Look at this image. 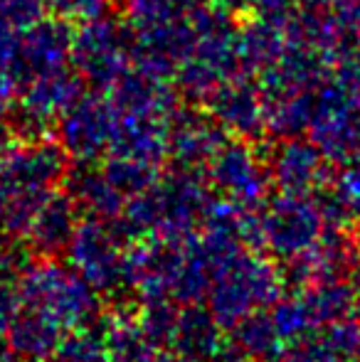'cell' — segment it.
<instances>
[{
  "mask_svg": "<svg viewBox=\"0 0 360 362\" xmlns=\"http://www.w3.org/2000/svg\"><path fill=\"white\" fill-rule=\"evenodd\" d=\"M82 96V81L69 67L50 72L40 79L30 81L28 91V109L25 114L30 116V121L45 126L50 119L62 116L74 101Z\"/></svg>",
  "mask_w": 360,
  "mask_h": 362,
  "instance_id": "cell-14",
  "label": "cell"
},
{
  "mask_svg": "<svg viewBox=\"0 0 360 362\" xmlns=\"http://www.w3.org/2000/svg\"><path fill=\"white\" fill-rule=\"evenodd\" d=\"M356 284H358V288H360V262H358V267H356Z\"/></svg>",
  "mask_w": 360,
  "mask_h": 362,
  "instance_id": "cell-30",
  "label": "cell"
},
{
  "mask_svg": "<svg viewBox=\"0 0 360 362\" xmlns=\"http://www.w3.org/2000/svg\"><path fill=\"white\" fill-rule=\"evenodd\" d=\"M210 202V190L195 170L178 168L170 177L156 180L134 195L126 210V224L136 232H156L163 239L187 237V232L202 222Z\"/></svg>",
  "mask_w": 360,
  "mask_h": 362,
  "instance_id": "cell-1",
  "label": "cell"
},
{
  "mask_svg": "<svg viewBox=\"0 0 360 362\" xmlns=\"http://www.w3.org/2000/svg\"><path fill=\"white\" fill-rule=\"evenodd\" d=\"M45 5L64 23H89L109 10V0H45Z\"/></svg>",
  "mask_w": 360,
  "mask_h": 362,
  "instance_id": "cell-23",
  "label": "cell"
},
{
  "mask_svg": "<svg viewBox=\"0 0 360 362\" xmlns=\"http://www.w3.org/2000/svg\"><path fill=\"white\" fill-rule=\"evenodd\" d=\"M237 340H240V348L245 350L250 358L255 360H274L281 353V333L274 325L272 315H265L260 310L250 313L247 318L240 320V328H237Z\"/></svg>",
  "mask_w": 360,
  "mask_h": 362,
  "instance_id": "cell-20",
  "label": "cell"
},
{
  "mask_svg": "<svg viewBox=\"0 0 360 362\" xmlns=\"http://www.w3.org/2000/svg\"><path fill=\"white\" fill-rule=\"evenodd\" d=\"M180 355L190 358L192 362H205L217 355V345H220V330H217L215 320L200 308H187L178 313V323L173 330V340Z\"/></svg>",
  "mask_w": 360,
  "mask_h": 362,
  "instance_id": "cell-17",
  "label": "cell"
},
{
  "mask_svg": "<svg viewBox=\"0 0 360 362\" xmlns=\"http://www.w3.org/2000/svg\"><path fill=\"white\" fill-rule=\"evenodd\" d=\"M207 180L230 202L250 207L265 197L272 182L269 165L242 141L222 144L220 151L207 163Z\"/></svg>",
  "mask_w": 360,
  "mask_h": 362,
  "instance_id": "cell-9",
  "label": "cell"
},
{
  "mask_svg": "<svg viewBox=\"0 0 360 362\" xmlns=\"http://www.w3.org/2000/svg\"><path fill=\"white\" fill-rule=\"evenodd\" d=\"M153 362H192L190 358H185V355H180L178 350H173V353H163V355H156Z\"/></svg>",
  "mask_w": 360,
  "mask_h": 362,
  "instance_id": "cell-29",
  "label": "cell"
},
{
  "mask_svg": "<svg viewBox=\"0 0 360 362\" xmlns=\"http://www.w3.org/2000/svg\"><path fill=\"white\" fill-rule=\"evenodd\" d=\"M0 358H3V353H0Z\"/></svg>",
  "mask_w": 360,
  "mask_h": 362,
  "instance_id": "cell-32",
  "label": "cell"
},
{
  "mask_svg": "<svg viewBox=\"0 0 360 362\" xmlns=\"http://www.w3.org/2000/svg\"><path fill=\"white\" fill-rule=\"evenodd\" d=\"M326 222L341 224L351 217H360V160L343 163L341 173L333 177L331 187L318 200Z\"/></svg>",
  "mask_w": 360,
  "mask_h": 362,
  "instance_id": "cell-19",
  "label": "cell"
},
{
  "mask_svg": "<svg viewBox=\"0 0 360 362\" xmlns=\"http://www.w3.org/2000/svg\"><path fill=\"white\" fill-rule=\"evenodd\" d=\"M281 362H348V360H343L341 355L331 348V343L326 340V335H323L321 340L296 345L291 353L284 355Z\"/></svg>",
  "mask_w": 360,
  "mask_h": 362,
  "instance_id": "cell-24",
  "label": "cell"
},
{
  "mask_svg": "<svg viewBox=\"0 0 360 362\" xmlns=\"http://www.w3.org/2000/svg\"><path fill=\"white\" fill-rule=\"evenodd\" d=\"M326 224L318 200L296 192H284L281 197L269 202L265 215L260 217L262 244L277 254L298 257L303 254L318 237Z\"/></svg>",
  "mask_w": 360,
  "mask_h": 362,
  "instance_id": "cell-6",
  "label": "cell"
},
{
  "mask_svg": "<svg viewBox=\"0 0 360 362\" xmlns=\"http://www.w3.org/2000/svg\"><path fill=\"white\" fill-rule=\"evenodd\" d=\"M54 362H109L106 360L104 340L89 333H74L62 340L54 350Z\"/></svg>",
  "mask_w": 360,
  "mask_h": 362,
  "instance_id": "cell-22",
  "label": "cell"
},
{
  "mask_svg": "<svg viewBox=\"0 0 360 362\" xmlns=\"http://www.w3.org/2000/svg\"><path fill=\"white\" fill-rule=\"evenodd\" d=\"M116 126H119V111L111 96L106 91L104 94L91 91L79 96L62 114L59 136L67 156L89 163L111 153Z\"/></svg>",
  "mask_w": 360,
  "mask_h": 362,
  "instance_id": "cell-5",
  "label": "cell"
},
{
  "mask_svg": "<svg viewBox=\"0 0 360 362\" xmlns=\"http://www.w3.org/2000/svg\"><path fill=\"white\" fill-rule=\"evenodd\" d=\"M104 350L109 362H153V338L146 333L144 323L126 315H114L106 325Z\"/></svg>",
  "mask_w": 360,
  "mask_h": 362,
  "instance_id": "cell-16",
  "label": "cell"
},
{
  "mask_svg": "<svg viewBox=\"0 0 360 362\" xmlns=\"http://www.w3.org/2000/svg\"><path fill=\"white\" fill-rule=\"evenodd\" d=\"M225 144V131L210 114L197 109H178L170 119L168 156L178 168L197 170L212 160Z\"/></svg>",
  "mask_w": 360,
  "mask_h": 362,
  "instance_id": "cell-11",
  "label": "cell"
},
{
  "mask_svg": "<svg viewBox=\"0 0 360 362\" xmlns=\"http://www.w3.org/2000/svg\"><path fill=\"white\" fill-rule=\"evenodd\" d=\"M62 335L64 328L54 323L52 318L20 308L5 338H8L10 353L18 355L23 362H40L52 358L54 350L62 343Z\"/></svg>",
  "mask_w": 360,
  "mask_h": 362,
  "instance_id": "cell-13",
  "label": "cell"
},
{
  "mask_svg": "<svg viewBox=\"0 0 360 362\" xmlns=\"http://www.w3.org/2000/svg\"><path fill=\"white\" fill-rule=\"evenodd\" d=\"M328 81L346 101L360 106V45L343 49L328 67Z\"/></svg>",
  "mask_w": 360,
  "mask_h": 362,
  "instance_id": "cell-21",
  "label": "cell"
},
{
  "mask_svg": "<svg viewBox=\"0 0 360 362\" xmlns=\"http://www.w3.org/2000/svg\"><path fill=\"white\" fill-rule=\"evenodd\" d=\"M212 274L210 305L212 315L220 325H237L242 318L260 310L269 300L277 298L279 281L269 264L252 254H230L217 264Z\"/></svg>",
  "mask_w": 360,
  "mask_h": 362,
  "instance_id": "cell-3",
  "label": "cell"
},
{
  "mask_svg": "<svg viewBox=\"0 0 360 362\" xmlns=\"http://www.w3.org/2000/svg\"><path fill=\"white\" fill-rule=\"evenodd\" d=\"M18 310H20L18 288H15L13 284H3V286H0V338L8 333V328L13 325Z\"/></svg>",
  "mask_w": 360,
  "mask_h": 362,
  "instance_id": "cell-25",
  "label": "cell"
},
{
  "mask_svg": "<svg viewBox=\"0 0 360 362\" xmlns=\"http://www.w3.org/2000/svg\"><path fill=\"white\" fill-rule=\"evenodd\" d=\"M69 254L94 291H114L131 281L129 254L121 252L119 232L106 229L104 219H91L74 229Z\"/></svg>",
  "mask_w": 360,
  "mask_h": 362,
  "instance_id": "cell-7",
  "label": "cell"
},
{
  "mask_svg": "<svg viewBox=\"0 0 360 362\" xmlns=\"http://www.w3.org/2000/svg\"><path fill=\"white\" fill-rule=\"evenodd\" d=\"M308 131L311 144L328 163L360 160V106L343 99L328 76L318 91V109Z\"/></svg>",
  "mask_w": 360,
  "mask_h": 362,
  "instance_id": "cell-8",
  "label": "cell"
},
{
  "mask_svg": "<svg viewBox=\"0 0 360 362\" xmlns=\"http://www.w3.org/2000/svg\"><path fill=\"white\" fill-rule=\"evenodd\" d=\"M136 62V37L119 20L106 15L82 23L72 37V64L99 89H109L114 81L129 72Z\"/></svg>",
  "mask_w": 360,
  "mask_h": 362,
  "instance_id": "cell-4",
  "label": "cell"
},
{
  "mask_svg": "<svg viewBox=\"0 0 360 362\" xmlns=\"http://www.w3.org/2000/svg\"><path fill=\"white\" fill-rule=\"evenodd\" d=\"M74 205L62 195H50V200L37 210L28 234L35 249L54 254L67 249L74 237Z\"/></svg>",
  "mask_w": 360,
  "mask_h": 362,
  "instance_id": "cell-15",
  "label": "cell"
},
{
  "mask_svg": "<svg viewBox=\"0 0 360 362\" xmlns=\"http://www.w3.org/2000/svg\"><path fill=\"white\" fill-rule=\"evenodd\" d=\"M230 362H245V360H240V358H235V360H230Z\"/></svg>",
  "mask_w": 360,
  "mask_h": 362,
  "instance_id": "cell-31",
  "label": "cell"
},
{
  "mask_svg": "<svg viewBox=\"0 0 360 362\" xmlns=\"http://www.w3.org/2000/svg\"><path fill=\"white\" fill-rule=\"evenodd\" d=\"M72 195L96 219H114L121 212L124 195L104 170H82L72 175Z\"/></svg>",
  "mask_w": 360,
  "mask_h": 362,
  "instance_id": "cell-18",
  "label": "cell"
},
{
  "mask_svg": "<svg viewBox=\"0 0 360 362\" xmlns=\"http://www.w3.org/2000/svg\"><path fill=\"white\" fill-rule=\"evenodd\" d=\"M20 264H23V257H20L18 249L0 242V286L3 284H13L15 274L20 272Z\"/></svg>",
  "mask_w": 360,
  "mask_h": 362,
  "instance_id": "cell-26",
  "label": "cell"
},
{
  "mask_svg": "<svg viewBox=\"0 0 360 362\" xmlns=\"http://www.w3.org/2000/svg\"><path fill=\"white\" fill-rule=\"evenodd\" d=\"M272 182L281 187V192H306L316 190L326 182V158L313 144H303L298 136L286 139L269 158Z\"/></svg>",
  "mask_w": 360,
  "mask_h": 362,
  "instance_id": "cell-12",
  "label": "cell"
},
{
  "mask_svg": "<svg viewBox=\"0 0 360 362\" xmlns=\"http://www.w3.org/2000/svg\"><path fill=\"white\" fill-rule=\"evenodd\" d=\"M303 10H331L336 8L341 0H298Z\"/></svg>",
  "mask_w": 360,
  "mask_h": 362,
  "instance_id": "cell-28",
  "label": "cell"
},
{
  "mask_svg": "<svg viewBox=\"0 0 360 362\" xmlns=\"http://www.w3.org/2000/svg\"><path fill=\"white\" fill-rule=\"evenodd\" d=\"M15 288H18L20 308L47 315L64 330L84 325L96 310L91 288L57 264H37L25 269Z\"/></svg>",
  "mask_w": 360,
  "mask_h": 362,
  "instance_id": "cell-2",
  "label": "cell"
},
{
  "mask_svg": "<svg viewBox=\"0 0 360 362\" xmlns=\"http://www.w3.org/2000/svg\"><path fill=\"white\" fill-rule=\"evenodd\" d=\"M217 8L225 10L230 15H237V13H250L255 8V0H215Z\"/></svg>",
  "mask_w": 360,
  "mask_h": 362,
  "instance_id": "cell-27",
  "label": "cell"
},
{
  "mask_svg": "<svg viewBox=\"0 0 360 362\" xmlns=\"http://www.w3.org/2000/svg\"><path fill=\"white\" fill-rule=\"evenodd\" d=\"M207 114L222 126L225 134L237 139H260L267 131V109L262 86L250 74H235L225 79L205 99Z\"/></svg>",
  "mask_w": 360,
  "mask_h": 362,
  "instance_id": "cell-10",
  "label": "cell"
}]
</instances>
